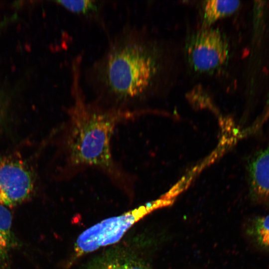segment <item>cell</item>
Masks as SVG:
<instances>
[{"mask_svg":"<svg viewBox=\"0 0 269 269\" xmlns=\"http://www.w3.org/2000/svg\"><path fill=\"white\" fill-rule=\"evenodd\" d=\"M56 2L69 11L92 19L100 16L103 6L95 0H58Z\"/></svg>","mask_w":269,"mask_h":269,"instance_id":"10","label":"cell"},{"mask_svg":"<svg viewBox=\"0 0 269 269\" xmlns=\"http://www.w3.org/2000/svg\"><path fill=\"white\" fill-rule=\"evenodd\" d=\"M74 72L73 103L67 110L59 139L63 160L61 175L68 179L86 169H96L130 193L132 178L114 159L112 139L116 127L134 119L137 112L88 103L81 91L78 71Z\"/></svg>","mask_w":269,"mask_h":269,"instance_id":"1","label":"cell"},{"mask_svg":"<svg viewBox=\"0 0 269 269\" xmlns=\"http://www.w3.org/2000/svg\"><path fill=\"white\" fill-rule=\"evenodd\" d=\"M168 205L166 200H157L93 225L78 237L74 246L75 257L79 258L101 247L118 242L140 219L156 208Z\"/></svg>","mask_w":269,"mask_h":269,"instance_id":"3","label":"cell"},{"mask_svg":"<svg viewBox=\"0 0 269 269\" xmlns=\"http://www.w3.org/2000/svg\"><path fill=\"white\" fill-rule=\"evenodd\" d=\"M245 233L255 245L269 250V214L250 219L245 227Z\"/></svg>","mask_w":269,"mask_h":269,"instance_id":"9","label":"cell"},{"mask_svg":"<svg viewBox=\"0 0 269 269\" xmlns=\"http://www.w3.org/2000/svg\"><path fill=\"white\" fill-rule=\"evenodd\" d=\"M11 225L10 212L6 207L0 204V263L8 259L9 252L17 243Z\"/></svg>","mask_w":269,"mask_h":269,"instance_id":"8","label":"cell"},{"mask_svg":"<svg viewBox=\"0 0 269 269\" xmlns=\"http://www.w3.org/2000/svg\"><path fill=\"white\" fill-rule=\"evenodd\" d=\"M34 189V180L27 164L22 160L0 157V204L16 206L26 200Z\"/></svg>","mask_w":269,"mask_h":269,"instance_id":"5","label":"cell"},{"mask_svg":"<svg viewBox=\"0 0 269 269\" xmlns=\"http://www.w3.org/2000/svg\"><path fill=\"white\" fill-rule=\"evenodd\" d=\"M159 70L153 47L130 28H124L90 68L89 80L103 107L131 110L129 106L152 87Z\"/></svg>","mask_w":269,"mask_h":269,"instance_id":"2","label":"cell"},{"mask_svg":"<svg viewBox=\"0 0 269 269\" xmlns=\"http://www.w3.org/2000/svg\"><path fill=\"white\" fill-rule=\"evenodd\" d=\"M251 194L256 200L269 202V141L253 156L249 166Z\"/></svg>","mask_w":269,"mask_h":269,"instance_id":"6","label":"cell"},{"mask_svg":"<svg viewBox=\"0 0 269 269\" xmlns=\"http://www.w3.org/2000/svg\"><path fill=\"white\" fill-rule=\"evenodd\" d=\"M96 269H125V261H114Z\"/></svg>","mask_w":269,"mask_h":269,"instance_id":"12","label":"cell"},{"mask_svg":"<svg viewBox=\"0 0 269 269\" xmlns=\"http://www.w3.org/2000/svg\"><path fill=\"white\" fill-rule=\"evenodd\" d=\"M185 51L193 70L200 73L212 74L223 68L229 58V45L218 29L202 28L190 36Z\"/></svg>","mask_w":269,"mask_h":269,"instance_id":"4","label":"cell"},{"mask_svg":"<svg viewBox=\"0 0 269 269\" xmlns=\"http://www.w3.org/2000/svg\"><path fill=\"white\" fill-rule=\"evenodd\" d=\"M240 5L238 0H210L204 2L203 28L208 27L216 20L234 13Z\"/></svg>","mask_w":269,"mask_h":269,"instance_id":"7","label":"cell"},{"mask_svg":"<svg viewBox=\"0 0 269 269\" xmlns=\"http://www.w3.org/2000/svg\"><path fill=\"white\" fill-rule=\"evenodd\" d=\"M8 21V20H4V21L1 22L0 23V29L1 27H2L5 25V24L6 23L7 21Z\"/></svg>","mask_w":269,"mask_h":269,"instance_id":"13","label":"cell"},{"mask_svg":"<svg viewBox=\"0 0 269 269\" xmlns=\"http://www.w3.org/2000/svg\"><path fill=\"white\" fill-rule=\"evenodd\" d=\"M125 269H148L143 263L134 260L125 261Z\"/></svg>","mask_w":269,"mask_h":269,"instance_id":"11","label":"cell"}]
</instances>
